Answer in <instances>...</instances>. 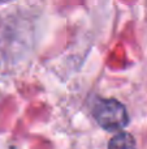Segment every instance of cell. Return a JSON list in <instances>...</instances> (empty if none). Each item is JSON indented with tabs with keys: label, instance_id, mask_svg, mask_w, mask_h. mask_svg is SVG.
Masks as SVG:
<instances>
[{
	"label": "cell",
	"instance_id": "obj_1",
	"mask_svg": "<svg viewBox=\"0 0 147 149\" xmlns=\"http://www.w3.org/2000/svg\"><path fill=\"white\" fill-rule=\"evenodd\" d=\"M93 115L96 123L107 131H119L129 123V116L125 106L113 98L96 101Z\"/></svg>",
	"mask_w": 147,
	"mask_h": 149
},
{
	"label": "cell",
	"instance_id": "obj_2",
	"mask_svg": "<svg viewBox=\"0 0 147 149\" xmlns=\"http://www.w3.org/2000/svg\"><path fill=\"white\" fill-rule=\"evenodd\" d=\"M109 148H134L135 141L128 132H120L108 143Z\"/></svg>",
	"mask_w": 147,
	"mask_h": 149
}]
</instances>
